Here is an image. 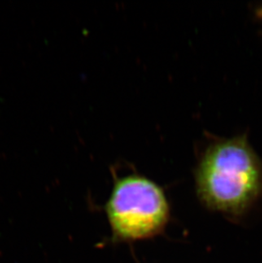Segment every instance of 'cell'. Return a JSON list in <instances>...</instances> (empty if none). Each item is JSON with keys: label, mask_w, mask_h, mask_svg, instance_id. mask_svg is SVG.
Masks as SVG:
<instances>
[{"label": "cell", "mask_w": 262, "mask_h": 263, "mask_svg": "<svg viewBox=\"0 0 262 263\" xmlns=\"http://www.w3.org/2000/svg\"><path fill=\"white\" fill-rule=\"evenodd\" d=\"M196 189L208 208L239 214L262 190V164L246 136L210 145L195 172Z\"/></svg>", "instance_id": "6da1fadb"}, {"label": "cell", "mask_w": 262, "mask_h": 263, "mask_svg": "<svg viewBox=\"0 0 262 263\" xmlns=\"http://www.w3.org/2000/svg\"><path fill=\"white\" fill-rule=\"evenodd\" d=\"M106 212L114 238L124 241L158 235L170 219V206L163 189L137 175L117 180Z\"/></svg>", "instance_id": "7a4b0ae2"}, {"label": "cell", "mask_w": 262, "mask_h": 263, "mask_svg": "<svg viewBox=\"0 0 262 263\" xmlns=\"http://www.w3.org/2000/svg\"><path fill=\"white\" fill-rule=\"evenodd\" d=\"M256 15H257L258 17L262 19V6L258 8L257 10H256Z\"/></svg>", "instance_id": "3957f363"}]
</instances>
